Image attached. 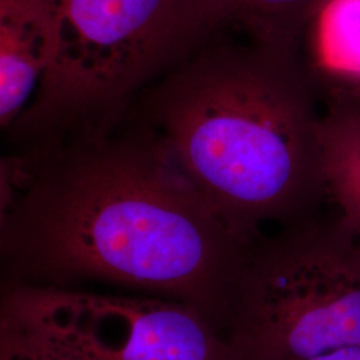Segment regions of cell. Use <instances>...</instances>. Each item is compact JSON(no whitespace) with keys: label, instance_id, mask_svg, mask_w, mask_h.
<instances>
[{"label":"cell","instance_id":"cell-2","mask_svg":"<svg viewBox=\"0 0 360 360\" xmlns=\"http://www.w3.org/2000/svg\"><path fill=\"white\" fill-rule=\"evenodd\" d=\"M224 32L155 82L131 112L219 218L254 243L264 224L314 217L326 202L322 94L299 49Z\"/></svg>","mask_w":360,"mask_h":360},{"label":"cell","instance_id":"cell-7","mask_svg":"<svg viewBox=\"0 0 360 360\" xmlns=\"http://www.w3.org/2000/svg\"><path fill=\"white\" fill-rule=\"evenodd\" d=\"M319 144L326 202L340 229L360 240V91H327Z\"/></svg>","mask_w":360,"mask_h":360},{"label":"cell","instance_id":"cell-5","mask_svg":"<svg viewBox=\"0 0 360 360\" xmlns=\"http://www.w3.org/2000/svg\"><path fill=\"white\" fill-rule=\"evenodd\" d=\"M1 315L74 360H240L202 309L163 296L16 283Z\"/></svg>","mask_w":360,"mask_h":360},{"label":"cell","instance_id":"cell-6","mask_svg":"<svg viewBox=\"0 0 360 360\" xmlns=\"http://www.w3.org/2000/svg\"><path fill=\"white\" fill-rule=\"evenodd\" d=\"M58 40L56 0H0V126L26 112L51 67Z\"/></svg>","mask_w":360,"mask_h":360},{"label":"cell","instance_id":"cell-9","mask_svg":"<svg viewBox=\"0 0 360 360\" xmlns=\"http://www.w3.org/2000/svg\"><path fill=\"white\" fill-rule=\"evenodd\" d=\"M324 0H212L223 30L300 49L312 15Z\"/></svg>","mask_w":360,"mask_h":360},{"label":"cell","instance_id":"cell-3","mask_svg":"<svg viewBox=\"0 0 360 360\" xmlns=\"http://www.w3.org/2000/svg\"><path fill=\"white\" fill-rule=\"evenodd\" d=\"M58 40L13 148L107 129L155 82L223 30L212 0H56Z\"/></svg>","mask_w":360,"mask_h":360},{"label":"cell","instance_id":"cell-1","mask_svg":"<svg viewBox=\"0 0 360 360\" xmlns=\"http://www.w3.org/2000/svg\"><path fill=\"white\" fill-rule=\"evenodd\" d=\"M0 240L16 283L114 284L202 309L223 331L251 243L162 138L122 122L1 159Z\"/></svg>","mask_w":360,"mask_h":360},{"label":"cell","instance_id":"cell-10","mask_svg":"<svg viewBox=\"0 0 360 360\" xmlns=\"http://www.w3.org/2000/svg\"><path fill=\"white\" fill-rule=\"evenodd\" d=\"M0 360H74L11 318H0Z\"/></svg>","mask_w":360,"mask_h":360},{"label":"cell","instance_id":"cell-4","mask_svg":"<svg viewBox=\"0 0 360 360\" xmlns=\"http://www.w3.org/2000/svg\"><path fill=\"white\" fill-rule=\"evenodd\" d=\"M223 334L240 360H309L360 346V240L316 215L259 239Z\"/></svg>","mask_w":360,"mask_h":360},{"label":"cell","instance_id":"cell-8","mask_svg":"<svg viewBox=\"0 0 360 360\" xmlns=\"http://www.w3.org/2000/svg\"><path fill=\"white\" fill-rule=\"evenodd\" d=\"M300 55L322 95L360 91V0H324L303 34Z\"/></svg>","mask_w":360,"mask_h":360},{"label":"cell","instance_id":"cell-11","mask_svg":"<svg viewBox=\"0 0 360 360\" xmlns=\"http://www.w3.org/2000/svg\"><path fill=\"white\" fill-rule=\"evenodd\" d=\"M309 360H360V346L340 348Z\"/></svg>","mask_w":360,"mask_h":360}]
</instances>
